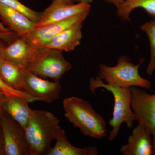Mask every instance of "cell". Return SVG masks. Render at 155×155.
<instances>
[{
  "label": "cell",
  "instance_id": "6da1fadb",
  "mask_svg": "<svg viewBox=\"0 0 155 155\" xmlns=\"http://www.w3.org/2000/svg\"><path fill=\"white\" fill-rule=\"evenodd\" d=\"M64 116L85 136L101 140L107 134V123L86 100L72 96L63 101Z\"/></svg>",
  "mask_w": 155,
  "mask_h": 155
},
{
  "label": "cell",
  "instance_id": "7a4b0ae2",
  "mask_svg": "<svg viewBox=\"0 0 155 155\" xmlns=\"http://www.w3.org/2000/svg\"><path fill=\"white\" fill-rule=\"evenodd\" d=\"M61 129L60 121L52 113L33 110L24 130L31 155H46Z\"/></svg>",
  "mask_w": 155,
  "mask_h": 155
},
{
  "label": "cell",
  "instance_id": "3957f363",
  "mask_svg": "<svg viewBox=\"0 0 155 155\" xmlns=\"http://www.w3.org/2000/svg\"><path fill=\"white\" fill-rule=\"evenodd\" d=\"M89 89L94 94L97 89L103 88L110 92L114 99L113 117L109 124L112 127L108 136L109 141H113L117 137L122 123H125L128 128L133 126L136 117L131 108V92L130 88H124L105 84L97 76L91 78Z\"/></svg>",
  "mask_w": 155,
  "mask_h": 155
},
{
  "label": "cell",
  "instance_id": "277c9868",
  "mask_svg": "<svg viewBox=\"0 0 155 155\" xmlns=\"http://www.w3.org/2000/svg\"><path fill=\"white\" fill-rule=\"evenodd\" d=\"M144 60L142 59L137 65L126 56L119 57L116 66L111 67L100 64L98 77L108 84L124 88L133 87L150 89L152 84L150 80L142 77L139 69Z\"/></svg>",
  "mask_w": 155,
  "mask_h": 155
},
{
  "label": "cell",
  "instance_id": "5b68a950",
  "mask_svg": "<svg viewBox=\"0 0 155 155\" xmlns=\"http://www.w3.org/2000/svg\"><path fill=\"white\" fill-rule=\"evenodd\" d=\"M72 68L61 51L54 49H37L33 60L27 68L35 75L59 81Z\"/></svg>",
  "mask_w": 155,
  "mask_h": 155
},
{
  "label": "cell",
  "instance_id": "8992f818",
  "mask_svg": "<svg viewBox=\"0 0 155 155\" xmlns=\"http://www.w3.org/2000/svg\"><path fill=\"white\" fill-rule=\"evenodd\" d=\"M6 155H31L25 130L4 112L0 122Z\"/></svg>",
  "mask_w": 155,
  "mask_h": 155
},
{
  "label": "cell",
  "instance_id": "52a82bcc",
  "mask_svg": "<svg viewBox=\"0 0 155 155\" xmlns=\"http://www.w3.org/2000/svg\"><path fill=\"white\" fill-rule=\"evenodd\" d=\"M62 86L59 81L51 82L35 75L28 69L23 71L22 91L41 101L51 104L60 97Z\"/></svg>",
  "mask_w": 155,
  "mask_h": 155
},
{
  "label": "cell",
  "instance_id": "ba28073f",
  "mask_svg": "<svg viewBox=\"0 0 155 155\" xmlns=\"http://www.w3.org/2000/svg\"><path fill=\"white\" fill-rule=\"evenodd\" d=\"M89 13L79 14L63 21L48 24L40 27H35L25 37L27 42L36 49L44 47L55 36L75 24L83 23Z\"/></svg>",
  "mask_w": 155,
  "mask_h": 155
},
{
  "label": "cell",
  "instance_id": "9c48e42d",
  "mask_svg": "<svg viewBox=\"0 0 155 155\" xmlns=\"http://www.w3.org/2000/svg\"><path fill=\"white\" fill-rule=\"evenodd\" d=\"M131 108L138 123L155 130V94H150L141 87H130Z\"/></svg>",
  "mask_w": 155,
  "mask_h": 155
},
{
  "label": "cell",
  "instance_id": "30bf717a",
  "mask_svg": "<svg viewBox=\"0 0 155 155\" xmlns=\"http://www.w3.org/2000/svg\"><path fill=\"white\" fill-rule=\"evenodd\" d=\"M91 5L89 3L79 2L69 5L53 1L42 12L39 21L35 27H40L54 22L63 21L79 14L90 13Z\"/></svg>",
  "mask_w": 155,
  "mask_h": 155
},
{
  "label": "cell",
  "instance_id": "8fae6325",
  "mask_svg": "<svg viewBox=\"0 0 155 155\" xmlns=\"http://www.w3.org/2000/svg\"><path fill=\"white\" fill-rule=\"evenodd\" d=\"M151 136L146 125L138 123L128 137L127 144L120 149V152L124 155H153Z\"/></svg>",
  "mask_w": 155,
  "mask_h": 155
},
{
  "label": "cell",
  "instance_id": "7c38bea8",
  "mask_svg": "<svg viewBox=\"0 0 155 155\" xmlns=\"http://www.w3.org/2000/svg\"><path fill=\"white\" fill-rule=\"evenodd\" d=\"M37 49L28 43L25 37H19L4 48L2 58L27 69L34 58Z\"/></svg>",
  "mask_w": 155,
  "mask_h": 155
},
{
  "label": "cell",
  "instance_id": "4fadbf2b",
  "mask_svg": "<svg viewBox=\"0 0 155 155\" xmlns=\"http://www.w3.org/2000/svg\"><path fill=\"white\" fill-rule=\"evenodd\" d=\"M0 19L10 30L20 37L28 36L36 25L24 14L1 4Z\"/></svg>",
  "mask_w": 155,
  "mask_h": 155
},
{
  "label": "cell",
  "instance_id": "5bb4252c",
  "mask_svg": "<svg viewBox=\"0 0 155 155\" xmlns=\"http://www.w3.org/2000/svg\"><path fill=\"white\" fill-rule=\"evenodd\" d=\"M82 26L83 23H79L65 29L52 39L44 48L61 52L73 51L80 44L82 38Z\"/></svg>",
  "mask_w": 155,
  "mask_h": 155
},
{
  "label": "cell",
  "instance_id": "9a60e30c",
  "mask_svg": "<svg viewBox=\"0 0 155 155\" xmlns=\"http://www.w3.org/2000/svg\"><path fill=\"white\" fill-rule=\"evenodd\" d=\"M27 100L16 96H6L3 105L4 112L25 130L33 110Z\"/></svg>",
  "mask_w": 155,
  "mask_h": 155
},
{
  "label": "cell",
  "instance_id": "2e32d148",
  "mask_svg": "<svg viewBox=\"0 0 155 155\" xmlns=\"http://www.w3.org/2000/svg\"><path fill=\"white\" fill-rule=\"evenodd\" d=\"M56 140L54 146L51 147L46 155H97L98 153L96 147L78 148L72 145L67 139L65 130L61 128Z\"/></svg>",
  "mask_w": 155,
  "mask_h": 155
},
{
  "label": "cell",
  "instance_id": "e0dca14e",
  "mask_svg": "<svg viewBox=\"0 0 155 155\" xmlns=\"http://www.w3.org/2000/svg\"><path fill=\"white\" fill-rule=\"evenodd\" d=\"M24 69L12 62L0 59V79L12 88L22 91Z\"/></svg>",
  "mask_w": 155,
  "mask_h": 155
},
{
  "label": "cell",
  "instance_id": "ac0fdd59",
  "mask_svg": "<svg viewBox=\"0 0 155 155\" xmlns=\"http://www.w3.org/2000/svg\"><path fill=\"white\" fill-rule=\"evenodd\" d=\"M143 9L150 17L155 18V0H125L118 8L117 16L125 21H130V14L137 8Z\"/></svg>",
  "mask_w": 155,
  "mask_h": 155
},
{
  "label": "cell",
  "instance_id": "d6986e66",
  "mask_svg": "<svg viewBox=\"0 0 155 155\" xmlns=\"http://www.w3.org/2000/svg\"><path fill=\"white\" fill-rule=\"evenodd\" d=\"M140 28L146 34L149 40L150 58L146 72L148 75L151 76L155 70V18L143 24Z\"/></svg>",
  "mask_w": 155,
  "mask_h": 155
},
{
  "label": "cell",
  "instance_id": "ffe728a7",
  "mask_svg": "<svg viewBox=\"0 0 155 155\" xmlns=\"http://www.w3.org/2000/svg\"><path fill=\"white\" fill-rule=\"evenodd\" d=\"M0 4L24 14L35 24L39 21L41 13L29 8L18 0H0Z\"/></svg>",
  "mask_w": 155,
  "mask_h": 155
},
{
  "label": "cell",
  "instance_id": "44dd1931",
  "mask_svg": "<svg viewBox=\"0 0 155 155\" xmlns=\"http://www.w3.org/2000/svg\"><path fill=\"white\" fill-rule=\"evenodd\" d=\"M0 91L6 96H16L27 100L29 103L40 101L39 99L32 96L28 93L22 91L17 90L8 86L0 79Z\"/></svg>",
  "mask_w": 155,
  "mask_h": 155
},
{
  "label": "cell",
  "instance_id": "7402d4cb",
  "mask_svg": "<svg viewBox=\"0 0 155 155\" xmlns=\"http://www.w3.org/2000/svg\"><path fill=\"white\" fill-rule=\"evenodd\" d=\"M17 37L19 36L14 31H10L6 33H0V38L2 39L6 42L10 43L17 38Z\"/></svg>",
  "mask_w": 155,
  "mask_h": 155
},
{
  "label": "cell",
  "instance_id": "603a6c76",
  "mask_svg": "<svg viewBox=\"0 0 155 155\" xmlns=\"http://www.w3.org/2000/svg\"><path fill=\"white\" fill-rule=\"evenodd\" d=\"M6 155L5 143L2 129L0 127V155Z\"/></svg>",
  "mask_w": 155,
  "mask_h": 155
},
{
  "label": "cell",
  "instance_id": "cb8c5ba5",
  "mask_svg": "<svg viewBox=\"0 0 155 155\" xmlns=\"http://www.w3.org/2000/svg\"><path fill=\"white\" fill-rule=\"evenodd\" d=\"M6 96L2 92L0 91V122L4 113V110H3V105L5 100Z\"/></svg>",
  "mask_w": 155,
  "mask_h": 155
},
{
  "label": "cell",
  "instance_id": "d4e9b609",
  "mask_svg": "<svg viewBox=\"0 0 155 155\" xmlns=\"http://www.w3.org/2000/svg\"><path fill=\"white\" fill-rule=\"evenodd\" d=\"M102 1L106 2L108 4H111L115 6L116 8H118L125 0H102Z\"/></svg>",
  "mask_w": 155,
  "mask_h": 155
},
{
  "label": "cell",
  "instance_id": "484cf974",
  "mask_svg": "<svg viewBox=\"0 0 155 155\" xmlns=\"http://www.w3.org/2000/svg\"><path fill=\"white\" fill-rule=\"evenodd\" d=\"M53 1H57V2L64 3V4H69V5L80 2V0H53Z\"/></svg>",
  "mask_w": 155,
  "mask_h": 155
},
{
  "label": "cell",
  "instance_id": "4316f807",
  "mask_svg": "<svg viewBox=\"0 0 155 155\" xmlns=\"http://www.w3.org/2000/svg\"><path fill=\"white\" fill-rule=\"evenodd\" d=\"M5 42L6 41L3 40L2 39L0 38V59L2 58V53L3 50H4V48L6 46L5 45Z\"/></svg>",
  "mask_w": 155,
  "mask_h": 155
},
{
  "label": "cell",
  "instance_id": "83f0119b",
  "mask_svg": "<svg viewBox=\"0 0 155 155\" xmlns=\"http://www.w3.org/2000/svg\"><path fill=\"white\" fill-rule=\"evenodd\" d=\"M11 31L9 28H6L4 26V24L0 22V33H6Z\"/></svg>",
  "mask_w": 155,
  "mask_h": 155
},
{
  "label": "cell",
  "instance_id": "f1b7e54d",
  "mask_svg": "<svg viewBox=\"0 0 155 155\" xmlns=\"http://www.w3.org/2000/svg\"><path fill=\"white\" fill-rule=\"evenodd\" d=\"M153 136L152 145L153 148V155H155V130H153L151 133Z\"/></svg>",
  "mask_w": 155,
  "mask_h": 155
},
{
  "label": "cell",
  "instance_id": "f546056e",
  "mask_svg": "<svg viewBox=\"0 0 155 155\" xmlns=\"http://www.w3.org/2000/svg\"><path fill=\"white\" fill-rule=\"evenodd\" d=\"M93 1L94 0H80V2L89 3V4H91V3L93 2Z\"/></svg>",
  "mask_w": 155,
  "mask_h": 155
}]
</instances>
